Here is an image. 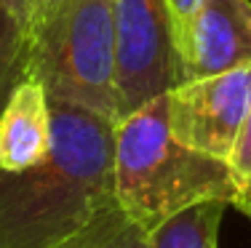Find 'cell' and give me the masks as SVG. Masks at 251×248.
<instances>
[{
  "label": "cell",
  "instance_id": "obj_1",
  "mask_svg": "<svg viewBox=\"0 0 251 248\" xmlns=\"http://www.w3.org/2000/svg\"><path fill=\"white\" fill-rule=\"evenodd\" d=\"M115 123L51 102V147L25 171H0V248H56L112 192Z\"/></svg>",
  "mask_w": 251,
  "mask_h": 248
},
{
  "label": "cell",
  "instance_id": "obj_2",
  "mask_svg": "<svg viewBox=\"0 0 251 248\" xmlns=\"http://www.w3.org/2000/svg\"><path fill=\"white\" fill-rule=\"evenodd\" d=\"M112 192L147 232L190 205L222 200L232 205L238 176L230 163L182 144L169 126L166 93L115 123Z\"/></svg>",
  "mask_w": 251,
  "mask_h": 248
},
{
  "label": "cell",
  "instance_id": "obj_3",
  "mask_svg": "<svg viewBox=\"0 0 251 248\" xmlns=\"http://www.w3.org/2000/svg\"><path fill=\"white\" fill-rule=\"evenodd\" d=\"M27 67L51 102L118 123L112 0H53L25 29Z\"/></svg>",
  "mask_w": 251,
  "mask_h": 248
},
{
  "label": "cell",
  "instance_id": "obj_4",
  "mask_svg": "<svg viewBox=\"0 0 251 248\" xmlns=\"http://www.w3.org/2000/svg\"><path fill=\"white\" fill-rule=\"evenodd\" d=\"M118 123L182 83L166 0H112Z\"/></svg>",
  "mask_w": 251,
  "mask_h": 248
},
{
  "label": "cell",
  "instance_id": "obj_5",
  "mask_svg": "<svg viewBox=\"0 0 251 248\" xmlns=\"http://www.w3.org/2000/svg\"><path fill=\"white\" fill-rule=\"evenodd\" d=\"M169 126L182 144L230 163L251 110V64L166 91Z\"/></svg>",
  "mask_w": 251,
  "mask_h": 248
},
{
  "label": "cell",
  "instance_id": "obj_6",
  "mask_svg": "<svg viewBox=\"0 0 251 248\" xmlns=\"http://www.w3.org/2000/svg\"><path fill=\"white\" fill-rule=\"evenodd\" d=\"M182 83L251 64V0H203L176 35Z\"/></svg>",
  "mask_w": 251,
  "mask_h": 248
},
{
  "label": "cell",
  "instance_id": "obj_7",
  "mask_svg": "<svg viewBox=\"0 0 251 248\" xmlns=\"http://www.w3.org/2000/svg\"><path fill=\"white\" fill-rule=\"evenodd\" d=\"M51 147V99L29 67L0 112V171H25Z\"/></svg>",
  "mask_w": 251,
  "mask_h": 248
},
{
  "label": "cell",
  "instance_id": "obj_8",
  "mask_svg": "<svg viewBox=\"0 0 251 248\" xmlns=\"http://www.w3.org/2000/svg\"><path fill=\"white\" fill-rule=\"evenodd\" d=\"M56 248H152V246H150V232L126 214L118 198H110L88 216V222L80 229H75Z\"/></svg>",
  "mask_w": 251,
  "mask_h": 248
},
{
  "label": "cell",
  "instance_id": "obj_9",
  "mask_svg": "<svg viewBox=\"0 0 251 248\" xmlns=\"http://www.w3.org/2000/svg\"><path fill=\"white\" fill-rule=\"evenodd\" d=\"M227 203L222 200H206V203L190 205L182 214L171 216L160 227L150 232L152 248H217L219 224H222Z\"/></svg>",
  "mask_w": 251,
  "mask_h": 248
},
{
  "label": "cell",
  "instance_id": "obj_10",
  "mask_svg": "<svg viewBox=\"0 0 251 248\" xmlns=\"http://www.w3.org/2000/svg\"><path fill=\"white\" fill-rule=\"evenodd\" d=\"M27 67V38L22 24L0 5V112Z\"/></svg>",
  "mask_w": 251,
  "mask_h": 248
},
{
  "label": "cell",
  "instance_id": "obj_11",
  "mask_svg": "<svg viewBox=\"0 0 251 248\" xmlns=\"http://www.w3.org/2000/svg\"><path fill=\"white\" fill-rule=\"evenodd\" d=\"M230 165L238 176V190L246 179H251V110H249V117L243 123V131L235 141V150L230 155Z\"/></svg>",
  "mask_w": 251,
  "mask_h": 248
},
{
  "label": "cell",
  "instance_id": "obj_12",
  "mask_svg": "<svg viewBox=\"0 0 251 248\" xmlns=\"http://www.w3.org/2000/svg\"><path fill=\"white\" fill-rule=\"evenodd\" d=\"M51 3L53 0H0V5L19 22L22 29H27L29 24H32L35 16H38L43 8H49Z\"/></svg>",
  "mask_w": 251,
  "mask_h": 248
},
{
  "label": "cell",
  "instance_id": "obj_13",
  "mask_svg": "<svg viewBox=\"0 0 251 248\" xmlns=\"http://www.w3.org/2000/svg\"><path fill=\"white\" fill-rule=\"evenodd\" d=\"M203 0H166V8H169L171 24H174V38L182 32V27L193 19V14L198 11V5Z\"/></svg>",
  "mask_w": 251,
  "mask_h": 248
},
{
  "label": "cell",
  "instance_id": "obj_14",
  "mask_svg": "<svg viewBox=\"0 0 251 248\" xmlns=\"http://www.w3.org/2000/svg\"><path fill=\"white\" fill-rule=\"evenodd\" d=\"M232 208L238 211V214H243L246 219H251V179H246L241 184V190H238L235 200H232Z\"/></svg>",
  "mask_w": 251,
  "mask_h": 248
}]
</instances>
